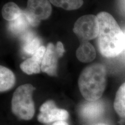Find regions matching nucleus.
I'll return each mask as SVG.
<instances>
[{
	"mask_svg": "<svg viewBox=\"0 0 125 125\" xmlns=\"http://www.w3.org/2000/svg\"><path fill=\"white\" fill-rule=\"evenodd\" d=\"M97 16L99 22V51L106 57H116L123 51L125 33L111 14L101 12Z\"/></svg>",
	"mask_w": 125,
	"mask_h": 125,
	"instance_id": "nucleus-1",
	"label": "nucleus"
},
{
	"mask_svg": "<svg viewBox=\"0 0 125 125\" xmlns=\"http://www.w3.org/2000/svg\"><path fill=\"white\" fill-rule=\"evenodd\" d=\"M107 84V71L100 63L89 65L82 71L78 85L82 96L86 101H96L102 96Z\"/></svg>",
	"mask_w": 125,
	"mask_h": 125,
	"instance_id": "nucleus-2",
	"label": "nucleus"
},
{
	"mask_svg": "<svg viewBox=\"0 0 125 125\" xmlns=\"http://www.w3.org/2000/svg\"><path fill=\"white\" fill-rule=\"evenodd\" d=\"M35 87L27 83L20 86L14 92L11 102L12 113L20 119L29 121L35 113L32 93Z\"/></svg>",
	"mask_w": 125,
	"mask_h": 125,
	"instance_id": "nucleus-3",
	"label": "nucleus"
},
{
	"mask_svg": "<svg viewBox=\"0 0 125 125\" xmlns=\"http://www.w3.org/2000/svg\"><path fill=\"white\" fill-rule=\"evenodd\" d=\"M31 26L36 27L41 20L51 16L52 7L48 0H28L27 8L23 10Z\"/></svg>",
	"mask_w": 125,
	"mask_h": 125,
	"instance_id": "nucleus-4",
	"label": "nucleus"
},
{
	"mask_svg": "<svg viewBox=\"0 0 125 125\" xmlns=\"http://www.w3.org/2000/svg\"><path fill=\"white\" fill-rule=\"evenodd\" d=\"M73 31L83 41L93 40L98 37L99 22L97 16L84 15L75 23Z\"/></svg>",
	"mask_w": 125,
	"mask_h": 125,
	"instance_id": "nucleus-5",
	"label": "nucleus"
},
{
	"mask_svg": "<svg viewBox=\"0 0 125 125\" xmlns=\"http://www.w3.org/2000/svg\"><path fill=\"white\" fill-rule=\"evenodd\" d=\"M65 50L63 44L59 41L56 45L49 43L47 46L41 65V71L50 76H56L59 59Z\"/></svg>",
	"mask_w": 125,
	"mask_h": 125,
	"instance_id": "nucleus-6",
	"label": "nucleus"
},
{
	"mask_svg": "<svg viewBox=\"0 0 125 125\" xmlns=\"http://www.w3.org/2000/svg\"><path fill=\"white\" fill-rule=\"evenodd\" d=\"M40 111L38 121L42 123H49L54 121H65L69 116L67 111L56 107L55 103L52 100H48L43 103Z\"/></svg>",
	"mask_w": 125,
	"mask_h": 125,
	"instance_id": "nucleus-7",
	"label": "nucleus"
},
{
	"mask_svg": "<svg viewBox=\"0 0 125 125\" xmlns=\"http://www.w3.org/2000/svg\"><path fill=\"white\" fill-rule=\"evenodd\" d=\"M105 110L102 101H86L79 107V113L81 118L86 121H93L100 118Z\"/></svg>",
	"mask_w": 125,
	"mask_h": 125,
	"instance_id": "nucleus-8",
	"label": "nucleus"
},
{
	"mask_svg": "<svg viewBox=\"0 0 125 125\" xmlns=\"http://www.w3.org/2000/svg\"><path fill=\"white\" fill-rule=\"evenodd\" d=\"M46 49L41 46L30 58L26 59L20 65V68L28 75L38 74L41 70V65Z\"/></svg>",
	"mask_w": 125,
	"mask_h": 125,
	"instance_id": "nucleus-9",
	"label": "nucleus"
},
{
	"mask_svg": "<svg viewBox=\"0 0 125 125\" xmlns=\"http://www.w3.org/2000/svg\"><path fill=\"white\" fill-rule=\"evenodd\" d=\"M76 56L78 60L81 62H90L96 57V51L94 46L90 42L82 41L76 50Z\"/></svg>",
	"mask_w": 125,
	"mask_h": 125,
	"instance_id": "nucleus-10",
	"label": "nucleus"
},
{
	"mask_svg": "<svg viewBox=\"0 0 125 125\" xmlns=\"http://www.w3.org/2000/svg\"><path fill=\"white\" fill-rule=\"evenodd\" d=\"M30 26H31V25L23 13V10L22 14L18 18L9 22L8 29L15 35H24L27 32Z\"/></svg>",
	"mask_w": 125,
	"mask_h": 125,
	"instance_id": "nucleus-11",
	"label": "nucleus"
},
{
	"mask_svg": "<svg viewBox=\"0 0 125 125\" xmlns=\"http://www.w3.org/2000/svg\"><path fill=\"white\" fill-rule=\"evenodd\" d=\"M16 82V78L13 72L1 65L0 67V91L4 92L13 87Z\"/></svg>",
	"mask_w": 125,
	"mask_h": 125,
	"instance_id": "nucleus-12",
	"label": "nucleus"
},
{
	"mask_svg": "<svg viewBox=\"0 0 125 125\" xmlns=\"http://www.w3.org/2000/svg\"><path fill=\"white\" fill-rule=\"evenodd\" d=\"M23 37L24 41L23 51L25 53L32 56L41 46L40 40L31 32H27Z\"/></svg>",
	"mask_w": 125,
	"mask_h": 125,
	"instance_id": "nucleus-13",
	"label": "nucleus"
},
{
	"mask_svg": "<svg viewBox=\"0 0 125 125\" xmlns=\"http://www.w3.org/2000/svg\"><path fill=\"white\" fill-rule=\"evenodd\" d=\"M114 107L119 117L125 120V82L119 87L116 92Z\"/></svg>",
	"mask_w": 125,
	"mask_h": 125,
	"instance_id": "nucleus-14",
	"label": "nucleus"
},
{
	"mask_svg": "<svg viewBox=\"0 0 125 125\" xmlns=\"http://www.w3.org/2000/svg\"><path fill=\"white\" fill-rule=\"evenodd\" d=\"M23 10L15 3L9 2L4 5L2 9L4 19L9 21H13L22 14Z\"/></svg>",
	"mask_w": 125,
	"mask_h": 125,
	"instance_id": "nucleus-15",
	"label": "nucleus"
},
{
	"mask_svg": "<svg viewBox=\"0 0 125 125\" xmlns=\"http://www.w3.org/2000/svg\"><path fill=\"white\" fill-rule=\"evenodd\" d=\"M56 7L65 10H71L77 9L83 4V0H48Z\"/></svg>",
	"mask_w": 125,
	"mask_h": 125,
	"instance_id": "nucleus-16",
	"label": "nucleus"
},
{
	"mask_svg": "<svg viewBox=\"0 0 125 125\" xmlns=\"http://www.w3.org/2000/svg\"><path fill=\"white\" fill-rule=\"evenodd\" d=\"M52 125H68L66 122L64 121H60L56 122H54Z\"/></svg>",
	"mask_w": 125,
	"mask_h": 125,
	"instance_id": "nucleus-17",
	"label": "nucleus"
},
{
	"mask_svg": "<svg viewBox=\"0 0 125 125\" xmlns=\"http://www.w3.org/2000/svg\"><path fill=\"white\" fill-rule=\"evenodd\" d=\"M125 33V32H124ZM122 53H123L124 54V56H125V45H124V48H123V51L122 52Z\"/></svg>",
	"mask_w": 125,
	"mask_h": 125,
	"instance_id": "nucleus-18",
	"label": "nucleus"
},
{
	"mask_svg": "<svg viewBox=\"0 0 125 125\" xmlns=\"http://www.w3.org/2000/svg\"><path fill=\"white\" fill-rule=\"evenodd\" d=\"M107 125L104 124V123H98V124H97V125Z\"/></svg>",
	"mask_w": 125,
	"mask_h": 125,
	"instance_id": "nucleus-19",
	"label": "nucleus"
},
{
	"mask_svg": "<svg viewBox=\"0 0 125 125\" xmlns=\"http://www.w3.org/2000/svg\"></svg>",
	"mask_w": 125,
	"mask_h": 125,
	"instance_id": "nucleus-20",
	"label": "nucleus"
}]
</instances>
